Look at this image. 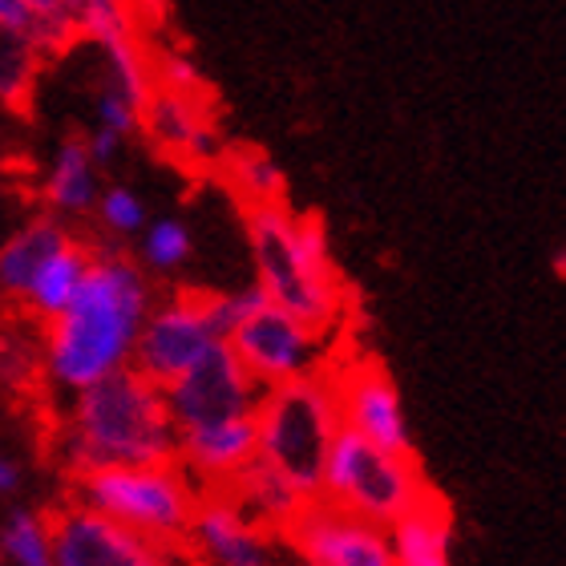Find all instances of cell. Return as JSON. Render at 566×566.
<instances>
[{"label": "cell", "mask_w": 566, "mask_h": 566, "mask_svg": "<svg viewBox=\"0 0 566 566\" xmlns=\"http://www.w3.org/2000/svg\"><path fill=\"white\" fill-rule=\"evenodd\" d=\"M219 490H227V497H231L255 526H263V531H283V526L295 518V510L307 502V497L263 458H251L248 465H243L227 485H219Z\"/></svg>", "instance_id": "cell-17"}, {"label": "cell", "mask_w": 566, "mask_h": 566, "mask_svg": "<svg viewBox=\"0 0 566 566\" xmlns=\"http://www.w3.org/2000/svg\"><path fill=\"white\" fill-rule=\"evenodd\" d=\"M12 485H17V470H12L9 461L0 458V494H9Z\"/></svg>", "instance_id": "cell-33"}, {"label": "cell", "mask_w": 566, "mask_h": 566, "mask_svg": "<svg viewBox=\"0 0 566 566\" xmlns=\"http://www.w3.org/2000/svg\"><path fill=\"white\" fill-rule=\"evenodd\" d=\"M332 389H336V409H340L344 429L368 437L373 446L389 449V453H413L401 392L377 360H353V365L336 368Z\"/></svg>", "instance_id": "cell-12"}, {"label": "cell", "mask_w": 566, "mask_h": 566, "mask_svg": "<svg viewBox=\"0 0 566 566\" xmlns=\"http://www.w3.org/2000/svg\"><path fill=\"white\" fill-rule=\"evenodd\" d=\"M248 243L255 260V283L268 300L319 332H336L348 312V292L332 263L328 231L312 214L287 202H251Z\"/></svg>", "instance_id": "cell-3"}, {"label": "cell", "mask_w": 566, "mask_h": 566, "mask_svg": "<svg viewBox=\"0 0 566 566\" xmlns=\"http://www.w3.org/2000/svg\"><path fill=\"white\" fill-rule=\"evenodd\" d=\"M211 344H219V336H214L211 316H207V295L178 292L163 304H150L138 328V340H134L130 368H138L154 385H170Z\"/></svg>", "instance_id": "cell-11"}, {"label": "cell", "mask_w": 566, "mask_h": 566, "mask_svg": "<svg viewBox=\"0 0 566 566\" xmlns=\"http://www.w3.org/2000/svg\"><path fill=\"white\" fill-rule=\"evenodd\" d=\"M33 4V45L41 57H65L77 45V29L65 12L57 9V0H29Z\"/></svg>", "instance_id": "cell-27"}, {"label": "cell", "mask_w": 566, "mask_h": 566, "mask_svg": "<svg viewBox=\"0 0 566 566\" xmlns=\"http://www.w3.org/2000/svg\"><path fill=\"white\" fill-rule=\"evenodd\" d=\"M251 458H255V421L251 417L178 429V461L190 478H199L202 490L227 485Z\"/></svg>", "instance_id": "cell-16"}, {"label": "cell", "mask_w": 566, "mask_h": 566, "mask_svg": "<svg viewBox=\"0 0 566 566\" xmlns=\"http://www.w3.org/2000/svg\"><path fill=\"white\" fill-rule=\"evenodd\" d=\"M57 566H199L182 538H146L85 506H65L49 518Z\"/></svg>", "instance_id": "cell-7"}, {"label": "cell", "mask_w": 566, "mask_h": 566, "mask_svg": "<svg viewBox=\"0 0 566 566\" xmlns=\"http://www.w3.org/2000/svg\"><path fill=\"white\" fill-rule=\"evenodd\" d=\"M45 57L36 53L29 33L0 24V106L4 109H24L36 90V73H41Z\"/></svg>", "instance_id": "cell-24"}, {"label": "cell", "mask_w": 566, "mask_h": 566, "mask_svg": "<svg viewBox=\"0 0 566 566\" xmlns=\"http://www.w3.org/2000/svg\"><path fill=\"white\" fill-rule=\"evenodd\" d=\"M61 449L73 473L97 470V465L178 461V424L170 421L163 385H154L138 368L126 365L77 389Z\"/></svg>", "instance_id": "cell-2"}, {"label": "cell", "mask_w": 566, "mask_h": 566, "mask_svg": "<svg viewBox=\"0 0 566 566\" xmlns=\"http://www.w3.org/2000/svg\"><path fill=\"white\" fill-rule=\"evenodd\" d=\"M0 24L21 29V33H33V4H29V0H0ZM29 41H33V36H29Z\"/></svg>", "instance_id": "cell-31"}, {"label": "cell", "mask_w": 566, "mask_h": 566, "mask_svg": "<svg viewBox=\"0 0 566 566\" xmlns=\"http://www.w3.org/2000/svg\"><path fill=\"white\" fill-rule=\"evenodd\" d=\"M45 373V324L36 316L0 319V385L24 389Z\"/></svg>", "instance_id": "cell-22"}, {"label": "cell", "mask_w": 566, "mask_h": 566, "mask_svg": "<svg viewBox=\"0 0 566 566\" xmlns=\"http://www.w3.org/2000/svg\"><path fill=\"white\" fill-rule=\"evenodd\" d=\"M0 551L12 566H57L49 518H36L33 510H12L0 526Z\"/></svg>", "instance_id": "cell-25"}, {"label": "cell", "mask_w": 566, "mask_h": 566, "mask_svg": "<svg viewBox=\"0 0 566 566\" xmlns=\"http://www.w3.org/2000/svg\"><path fill=\"white\" fill-rule=\"evenodd\" d=\"M70 239V231L61 227L57 214H41L33 223H24L17 235H9V243L0 248V292L21 300L33 272Z\"/></svg>", "instance_id": "cell-21"}, {"label": "cell", "mask_w": 566, "mask_h": 566, "mask_svg": "<svg viewBox=\"0 0 566 566\" xmlns=\"http://www.w3.org/2000/svg\"><path fill=\"white\" fill-rule=\"evenodd\" d=\"M227 344L235 348V356L248 365L251 377L268 389V385H283V380L324 373L328 368L332 332L312 328L307 319L292 316V312H283V307H275L268 300L260 312H251L227 336Z\"/></svg>", "instance_id": "cell-8"}, {"label": "cell", "mask_w": 566, "mask_h": 566, "mask_svg": "<svg viewBox=\"0 0 566 566\" xmlns=\"http://www.w3.org/2000/svg\"><path fill=\"white\" fill-rule=\"evenodd\" d=\"M251 421H255V458L275 465L304 497H319L324 458L340 429L328 368L312 377L268 385Z\"/></svg>", "instance_id": "cell-4"}, {"label": "cell", "mask_w": 566, "mask_h": 566, "mask_svg": "<svg viewBox=\"0 0 566 566\" xmlns=\"http://www.w3.org/2000/svg\"><path fill=\"white\" fill-rule=\"evenodd\" d=\"M154 94V49L146 36H130L102 49V90L94 97V126L134 138L142 109Z\"/></svg>", "instance_id": "cell-15"}, {"label": "cell", "mask_w": 566, "mask_h": 566, "mask_svg": "<svg viewBox=\"0 0 566 566\" xmlns=\"http://www.w3.org/2000/svg\"><path fill=\"white\" fill-rule=\"evenodd\" d=\"M90 260H94V251L82 248V243H73V235L65 239V243L36 268L29 287H24V295H21L24 312L36 316L41 324H49L61 307L70 304L73 292L82 287L85 272H90Z\"/></svg>", "instance_id": "cell-20"}, {"label": "cell", "mask_w": 566, "mask_h": 566, "mask_svg": "<svg viewBox=\"0 0 566 566\" xmlns=\"http://www.w3.org/2000/svg\"><path fill=\"white\" fill-rule=\"evenodd\" d=\"M146 312L150 283L138 263L118 251H94L82 287L45 324V377L77 392L126 368Z\"/></svg>", "instance_id": "cell-1"}, {"label": "cell", "mask_w": 566, "mask_h": 566, "mask_svg": "<svg viewBox=\"0 0 566 566\" xmlns=\"http://www.w3.org/2000/svg\"><path fill=\"white\" fill-rule=\"evenodd\" d=\"M219 163H223V175L231 182L239 199L248 202H280L287 195V178H283L280 163L268 158L263 150H251V146H239V150H227L219 154Z\"/></svg>", "instance_id": "cell-23"}, {"label": "cell", "mask_w": 566, "mask_h": 566, "mask_svg": "<svg viewBox=\"0 0 566 566\" xmlns=\"http://www.w3.org/2000/svg\"><path fill=\"white\" fill-rule=\"evenodd\" d=\"M82 142H85V150H90V158H94L97 166H109L122 154V146H126V138L114 134V130H106V126H94Z\"/></svg>", "instance_id": "cell-30"}, {"label": "cell", "mask_w": 566, "mask_h": 566, "mask_svg": "<svg viewBox=\"0 0 566 566\" xmlns=\"http://www.w3.org/2000/svg\"><path fill=\"white\" fill-rule=\"evenodd\" d=\"M199 485L178 461H150V465H97V470L73 473V502L97 510L106 518L175 543L187 534L190 510H195Z\"/></svg>", "instance_id": "cell-5"}, {"label": "cell", "mask_w": 566, "mask_h": 566, "mask_svg": "<svg viewBox=\"0 0 566 566\" xmlns=\"http://www.w3.org/2000/svg\"><path fill=\"white\" fill-rule=\"evenodd\" d=\"M94 214L114 235H138L142 227H146V202L130 187H102V195L94 202Z\"/></svg>", "instance_id": "cell-29"}, {"label": "cell", "mask_w": 566, "mask_h": 566, "mask_svg": "<svg viewBox=\"0 0 566 566\" xmlns=\"http://www.w3.org/2000/svg\"><path fill=\"white\" fill-rule=\"evenodd\" d=\"M449 510L437 494L389 526L392 566H449Z\"/></svg>", "instance_id": "cell-18"}, {"label": "cell", "mask_w": 566, "mask_h": 566, "mask_svg": "<svg viewBox=\"0 0 566 566\" xmlns=\"http://www.w3.org/2000/svg\"><path fill=\"white\" fill-rule=\"evenodd\" d=\"M280 534L307 566H392L389 531L328 497H307Z\"/></svg>", "instance_id": "cell-10"}, {"label": "cell", "mask_w": 566, "mask_h": 566, "mask_svg": "<svg viewBox=\"0 0 566 566\" xmlns=\"http://www.w3.org/2000/svg\"><path fill=\"white\" fill-rule=\"evenodd\" d=\"M142 235V263L150 272H178L190 260V231L178 219H146Z\"/></svg>", "instance_id": "cell-26"}, {"label": "cell", "mask_w": 566, "mask_h": 566, "mask_svg": "<svg viewBox=\"0 0 566 566\" xmlns=\"http://www.w3.org/2000/svg\"><path fill=\"white\" fill-rule=\"evenodd\" d=\"M182 543L199 566H272L268 531L227 497V490H199Z\"/></svg>", "instance_id": "cell-13"}, {"label": "cell", "mask_w": 566, "mask_h": 566, "mask_svg": "<svg viewBox=\"0 0 566 566\" xmlns=\"http://www.w3.org/2000/svg\"><path fill=\"white\" fill-rule=\"evenodd\" d=\"M429 494L433 490L424 482L413 453H389L344 424L336 429L328 458H324V473H319V497L389 531L392 522L421 506Z\"/></svg>", "instance_id": "cell-6"}, {"label": "cell", "mask_w": 566, "mask_h": 566, "mask_svg": "<svg viewBox=\"0 0 566 566\" xmlns=\"http://www.w3.org/2000/svg\"><path fill=\"white\" fill-rule=\"evenodd\" d=\"M97 195H102V178L97 163L90 158L82 138H65L49 158L45 170V202L53 214H90Z\"/></svg>", "instance_id": "cell-19"}, {"label": "cell", "mask_w": 566, "mask_h": 566, "mask_svg": "<svg viewBox=\"0 0 566 566\" xmlns=\"http://www.w3.org/2000/svg\"><path fill=\"white\" fill-rule=\"evenodd\" d=\"M130 4L146 29H158V24L166 21V12H170V0H130Z\"/></svg>", "instance_id": "cell-32"}, {"label": "cell", "mask_w": 566, "mask_h": 566, "mask_svg": "<svg viewBox=\"0 0 566 566\" xmlns=\"http://www.w3.org/2000/svg\"><path fill=\"white\" fill-rule=\"evenodd\" d=\"M146 138L178 163L190 166H211L223 154V138H219V122H214L211 97H190V94H170L154 85L150 102L142 109V126Z\"/></svg>", "instance_id": "cell-14"}, {"label": "cell", "mask_w": 566, "mask_h": 566, "mask_svg": "<svg viewBox=\"0 0 566 566\" xmlns=\"http://www.w3.org/2000/svg\"><path fill=\"white\" fill-rule=\"evenodd\" d=\"M154 85H158V90H170V94L211 97V85H207L202 70L195 65L190 53H182V49H163V53H154Z\"/></svg>", "instance_id": "cell-28"}, {"label": "cell", "mask_w": 566, "mask_h": 566, "mask_svg": "<svg viewBox=\"0 0 566 566\" xmlns=\"http://www.w3.org/2000/svg\"><path fill=\"white\" fill-rule=\"evenodd\" d=\"M166 409L178 429L207 421H231V417H251L263 397V385L248 373V365L235 356L227 340L211 344L207 353L178 373L170 385H163Z\"/></svg>", "instance_id": "cell-9"}]
</instances>
